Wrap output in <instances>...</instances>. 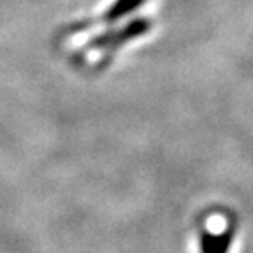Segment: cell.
I'll list each match as a JSON object with an SVG mask.
<instances>
[{"label":"cell","mask_w":253,"mask_h":253,"mask_svg":"<svg viewBox=\"0 0 253 253\" xmlns=\"http://www.w3.org/2000/svg\"><path fill=\"white\" fill-rule=\"evenodd\" d=\"M142 4H144V0H116L95 23H115L123 16L130 14L132 11H135Z\"/></svg>","instance_id":"cell-2"},{"label":"cell","mask_w":253,"mask_h":253,"mask_svg":"<svg viewBox=\"0 0 253 253\" xmlns=\"http://www.w3.org/2000/svg\"><path fill=\"white\" fill-rule=\"evenodd\" d=\"M234 230L227 229L223 232H202L201 234V252L202 253H229L232 246Z\"/></svg>","instance_id":"cell-1"}]
</instances>
